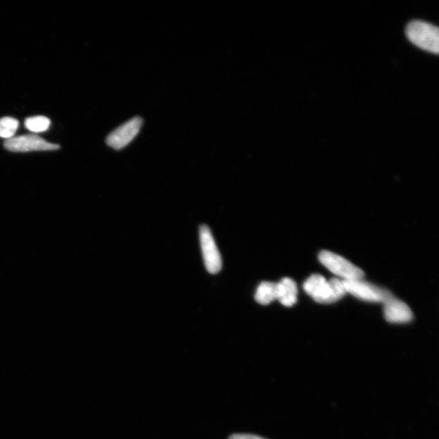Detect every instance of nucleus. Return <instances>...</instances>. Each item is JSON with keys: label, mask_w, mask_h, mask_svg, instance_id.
<instances>
[{"label": "nucleus", "mask_w": 439, "mask_h": 439, "mask_svg": "<svg viewBox=\"0 0 439 439\" xmlns=\"http://www.w3.org/2000/svg\"><path fill=\"white\" fill-rule=\"evenodd\" d=\"M305 292L319 303L328 304L338 301L346 294L343 280L327 281L320 274H313L303 283Z\"/></svg>", "instance_id": "obj_1"}, {"label": "nucleus", "mask_w": 439, "mask_h": 439, "mask_svg": "<svg viewBox=\"0 0 439 439\" xmlns=\"http://www.w3.org/2000/svg\"><path fill=\"white\" fill-rule=\"evenodd\" d=\"M406 35L417 47L429 53L439 52V30L438 27L422 21H411L406 28Z\"/></svg>", "instance_id": "obj_2"}, {"label": "nucleus", "mask_w": 439, "mask_h": 439, "mask_svg": "<svg viewBox=\"0 0 439 439\" xmlns=\"http://www.w3.org/2000/svg\"><path fill=\"white\" fill-rule=\"evenodd\" d=\"M318 257L323 265L333 274L341 277L344 281L360 280L364 276L363 270L338 254L322 251Z\"/></svg>", "instance_id": "obj_3"}, {"label": "nucleus", "mask_w": 439, "mask_h": 439, "mask_svg": "<svg viewBox=\"0 0 439 439\" xmlns=\"http://www.w3.org/2000/svg\"><path fill=\"white\" fill-rule=\"evenodd\" d=\"M346 293L354 297L372 303H386L393 297L390 291L360 280L344 281Z\"/></svg>", "instance_id": "obj_4"}, {"label": "nucleus", "mask_w": 439, "mask_h": 439, "mask_svg": "<svg viewBox=\"0 0 439 439\" xmlns=\"http://www.w3.org/2000/svg\"><path fill=\"white\" fill-rule=\"evenodd\" d=\"M200 239L203 261L207 271L215 274L223 267V260L217 249L216 244L211 230L206 225H202L200 230Z\"/></svg>", "instance_id": "obj_5"}, {"label": "nucleus", "mask_w": 439, "mask_h": 439, "mask_svg": "<svg viewBox=\"0 0 439 439\" xmlns=\"http://www.w3.org/2000/svg\"><path fill=\"white\" fill-rule=\"evenodd\" d=\"M4 147L12 152H30L39 151H55L59 149L58 144L48 142L35 135L13 137L6 140Z\"/></svg>", "instance_id": "obj_6"}, {"label": "nucleus", "mask_w": 439, "mask_h": 439, "mask_svg": "<svg viewBox=\"0 0 439 439\" xmlns=\"http://www.w3.org/2000/svg\"><path fill=\"white\" fill-rule=\"evenodd\" d=\"M142 124L140 118H135L115 129L107 138V144L115 150H121L131 143L140 133Z\"/></svg>", "instance_id": "obj_7"}, {"label": "nucleus", "mask_w": 439, "mask_h": 439, "mask_svg": "<svg viewBox=\"0 0 439 439\" xmlns=\"http://www.w3.org/2000/svg\"><path fill=\"white\" fill-rule=\"evenodd\" d=\"M384 317L392 324H406L413 321V314L408 304L392 297L384 303Z\"/></svg>", "instance_id": "obj_8"}, {"label": "nucleus", "mask_w": 439, "mask_h": 439, "mask_svg": "<svg viewBox=\"0 0 439 439\" xmlns=\"http://www.w3.org/2000/svg\"><path fill=\"white\" fill-rule=\"evenodd\" d=\"M298 289L294 280L285 277L277 283V300L286 307L293 306L297 302Z\"/></svg>", "instance_id": "obj_9"}, {"label": "nucleus", "mask_w": 439, "mask_h": 439, "mask_svg": "<svg viewBox=\"0 0 439 439\" xmlns=\"http://www.w3.org/2000/svg\"><path fill=\"white\" fill-rule=\"evenodd\" d=\"M255 299L258 303L268 305L277 299V283L263 281L258 286Z\"/></svg>", "instance_id": "obj_10"}, {"label": "nucleus", "mask_w": 439, "mask_h": 439, "mask_svg": "<svg viewBox=\"0 0 439 439\" xmlns=\"http://www.w3.org/2000/svg\"><path fill=\"white\" fill-rule=\"evenodd\" d=\"M50 119L47 117H44V115H37V117L28 118L25 122L26 128L33 133L47 131L50 128Z\"/></svg>", "instance_id": "obj_11"}, {"label": "nucleus", "mask_w": 439, "mask_h": 439, "mask_svg": "<svg viewBox=\"0 0 439 439\" xmlns=\"http://www.w3.org/2000/svg\"><path fill=\"white\" fill-rule=\"evenodd\" d=\"M18 127L19 122L17 119L9 117L0 118V138L10 140L16 135Z\"/></svg>", "instance_id": "obj_12"}, {"label": "nucleus", "mask_w": 439, "mask_h": 439, "mask_svg": "<svg viewBox=\"0 0 439 439\" xmlns=\"http://www.w3.org/2000/svg\"><path fill=\"white\" fill-rule=\"evenodd\" d=\"M229 439H266L260 436H252V434H234Z\"/></svg>", "instance_id": "obj_13"}]
</instances>
